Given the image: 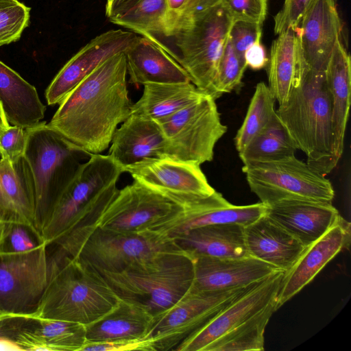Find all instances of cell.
<instances>
[{"label":"cell","mask_w":351,"mask_h":351,"mask_svg":"<svg viewBox=\"0 0 351 351\" xmlns=\"http://www.w3.org/2000/svg\"><path fill=\"white\" fill-rule=\"evenodd\" d=\"M127 74L124 52L110 56L64 98L49 125L86 153L101 154L132 114Z\"/></svg>","instance_id":"cell-1"},{"label":"cell","mask_w":351,"mask_h":351,"mask_svg":"<svg viewBox=\"0 0 351 351\" xmlns=\"http://www.w3.org/2000/svg\"><path fill=\"white\" fill-rule=\"evenodd\" d=\"M122 173L110 156L91 154L59 197L42 230V241L75 258L115 197Z\"/></svg>","instance_id":"cell-2"},{"label":"cell","mask_w":351,"mask_h":351,"mask_svg":"<svg viewBox=\"0 0 351 351\" xmlns=\"http://www.w3.org/2000/svg\"><path fill=\"white\" fill-rule=\"evenodd\" d=\"M48 250V281L29 315L90 324L112 309L119 298L99 272L53 245Z\"/></svg>","instance_id":"cell-3"},{"label":"cell","mask_w":351,"mask_h":351,"mask_svg":"<svg viewBox=\"0 0 351 351\" xmlns=\"http://www.w3.org/2000/svg\"><path fill=\"white\" fill-rule=\"evenodd\" d=\"M276 114L306 163L326 176L337 166L333 155L331 103L324 71L311 69L279 105Z\"/></svg>","instance_id":"cell-4"},{"label":"cell","mask_w":351,"mask_h":351,"mask_svg":"<svg viewBox=\"0 0 351 351\" xmlns=\"http://www.w3.org/2000/svg\"><path fill=\"white\" fill-rule=\"evenodd\" d=\"M119 298L136 301L156 317L191 287L194 259L183 250L162 252L119 272H99Z\"/></svg>","instance_id":"cell-5"},{"label":"cell","mask_w":351,"mask_h":351,"mask_svg":"<svg viewBox=\"0 0 351 351\" xmlns=\"http://www.w3.org/2000/svg\"><path fill=\"white\" fill-rule=\"evenodd\" d=\"M26 131L24 157L34 177V225L41 237L42 230L59 197L90 154L63 137L46 121Z\"/></svg>","instance_id":"cell-6"},{"label":"cell","mask_w":351,"mask_h":351,"mask_svg":"<svg viewBox=\"0 0 351 351\" xmlns=\"http://www.w3.org/2000/svg\"><path fill=\"white\" fill-rule=\"evenodd\" d=\"M232 23L220 2L194 12L172 36L178 52L171 57L186 71L192 84L215 99L218 66Z\"/></svg>","instance_id":"cell-7"},{"label":"cell","mask_w":351,"mask_h":351,"mask_svg":"<svg viewBox=\"0 0 351 351\" xmlns=\"http://www.w3.org/2000/svg\"><path fill=\"white\" fill-rule=\"evenodd\" d=\"M242 171L251 191L267 206L289 199L332 204L335 197L330 181L295 156L243 165Z\"/></svg>","instance_id":"cell-8"},{"label":"cell","mask_w":351,"mask_h":351,"mask_svg":"<svg viewBox=\"0 0 351 351\" xmlns=\"http://www.w3.org/2000/svg\"><path fill=\"white\" fill-rule=\"evenodd\" d=\"M156 121L168 141L169 158L200 165L213 159L215 145L228 129L209 95Z\"/></svg>","instance_id":"cell-9"},{"label":"cell","mask_w":351,"mask_h":351,"mask_svg":"<svg viewBox=\"0 0 351 351\" xmlns=\"http://www.w3.org/2000/svg\"><path fill=\"white\" fill-rule=\"evenodd\" d=\"M250 286L206 291L191 285L174 304L156 317L150 334L154 351H174Z\"/></svg>","instance_id":"cell-10"},{"label":"cell","mask_w":351,"mask_h":351,"mask_svg":"<svg viewBox=\"0 0 351 351\" xmlns=\"http://www.w3.org/2000/svg\"><path fill=\"white\" fill-rule=\"evenodd\" d=\"M182 250L173 239L143 231L126 232L97 227L75 258L98 272H119L158 253Z\"/></svg>","instance_id":"cell-11"},{"label":"cell","mask_w":351,"mask_h":351,"mask_svg":"<svg viewBox=\"0 0 351 351\" xmlns=\"http://www.w3.org/2000/svg\"><path fill=\"white\" fill-rule=\"evenodd\" d=\"M48 245L28 252L0 251V314L30 315L48 281Z\"/></svg>","instance_id":"cell-12"},{"label":"cell","mask_w":351,"mask_h":351,"mask_svg":"<svg viewBox=\"0 0 351 351\" xmlns=\"http://www.w3.org/2000/svg\"><path fill=\"white\" fill-rule=\"evenodd\" d=\"M182 208L167 195L137 181L118 191L97 227L140 233Z\"/></svg>","instance_id":"cell-13"},{"label":"cell","mask_w":351,"mask_h":351,"mask_svg":"<svg viewBox=\"0 0 351 351\" xmlns=\"http://www.w3.org/2000/svg\"><path fill=\"white\" fill-rule=\"evenodd\" d=\"M284 275L285 271L279 270L248 287L174 351H204L217 339L277 302Z\"/></svg>","instance_id":"cell-14"},{"label":"cell","mask_w":351,"mask_h":351,"mask_svg":"<svg viewBox=\"0 0 351 351\" xmlns=\"http://www.w3.org/2000/svg\"><path fill=\"white\" fill-rule=\"evenodd\" d=\"M182 205L180 210L144 231L172 239L207 225L237 223L245 226L263 216L267 208L262 202L232 205L217 191L208 196L187 199Z\"/></svg>","instance_id":"cell-15"},{"label":"cell","mask_w":351,"mask_h":351,"mask_svg":"<svg viewBox=\"0 0 351 351\" xmlns=\"http://www.w3.org/2000/svg\"><path fill=\"white\" fill-rule=\"evenodd\" d=\"M137 36L134 32L111 29L93 38L63 66L53 79L45 91L47 104H59L101 63L117 53L125 52Z\"/></svg>","instance_id":"cell-16"},{"label":"cell","mask_w":351,"mask_h":351,"mask_svg":"<svg viewBox=\"0 0 351 351\" xmlns=\"http://www.w3.org/2000/svg\"><path fill=\"white\" fill-rule=\"evenodd\" d=\"M137 181L161 191L178 202L189 197L208 196L216 191L200 165L171 158H151L125 169Z\"/></svg>","instance_id":"cell-17"},{"label":"cell","mask_w":351,"mask_h":351,"mask_svg":"<svg viewBox=\"0 0 351 351\" xmlns=\"http://www.w3.org/2000/svg\"><path fill=\"white\" fill-rule=\"evenodd\" d=\"M350 243V223L342 217L321 238L306 247L293 266L285 272L276 309L307 285L341 250Z\"/></svg>","instance_id":"cell-18"},{"label":"cell","mask_w":351,"mask_h":351,"mask_svg":"<svg viewBox=\"0 0 351 351\" xmlns=\"http://www.w3.org/2000/svg\"><path fill=\"white\" fill-rule=\"evenodd\" d=\"M298 27L308 66L325 71L342 29L335 0H313Z\"/></svg>","instance_id":"cell-19"},{"label":"cell","mask_w":351,"mask_h":351,"mask_svg":"<svg viewBox=\"0 0 351 351\" xmlns=\"http://www.w3.org/2000/svg\"><path fill=\"white\" fill-rule=\"evenodd\" d=\"M108 155L125 172L147 159L169 158V147L156 121L131 114L114 132Z\"/></svg>","instance_id":"cell-20"},{"label":"cell","mask_w":351,"mask_h":351,"mask_svg":"<svg viewBox=\"0 0 351 351\" xmlns=\"http://www.w3.org/2000/svg\"><path fill=\"white\" fill-rule=\"evenodd\" d=\"M265 215L305 247L325 234L341 217L332 204L301 199L267 206Z\"/></svg>","instance_id":"cell-21"},{"label":"cell","mask_w":351,"mask_h":351,"mask_svg":"<svg viewBox=\"0 0 351 351\" xmlns=\"http://www.w3.org/2000/svg\"><path fill=\"white\" fill-rule=\"evenodd\" d=\"M279 271L252 256L241 258L198 257L194 259L192 287L215 291L245 287Z\"/></svg>","instance_id":"cell-22"},{"label":"cell","mask_w":351,"mask_h":351,"mask_svg":"<svg viewBox=\"0 0 351 351\" xmlns=\"http://www.w3.org/2000/svg\"><path fill=\"white\" fill-rule=\"evenodd\" d=\"M270 90L279 105L302 82L308 70L302 53L298 27H289L272 42L268 60Z\"/></svg>","instance_id":"cell-23"},{"label":"cell","mask_w":351,"mask_h":351,"mask_svg":"<svg viewBox=\"0 0 351 351\" xmlns=\"http://www.w3.org/2000/svg\"><path fill=\"white\" fill-rule=\"evenodd\" d=\"M244 238L250 256L285 272L293 266L306 248L265 214L244 226Z\"/></svg>","instance_id":"cell-24"},{"label":"cell","mask_w":351,"mask_h":351,"mask_svg":"<svg viewBox=\"0 0 351 351\" xmlns=\"http://www.w3.org/2000/svg\"><path fill=\"white\" fill-rule=\"evenodd\" d=\"M130 83H186L190 78L183 67L152 39L137 36L124 52Z\"/></svg>","instance_id":"cell-25"},{"label":"cell","mask_w":351,"mask_h":351,"mask_svg":"<svg viewBox=\"0 0 351 351\" xmlns=\"http://www.w3.org/2000/svg\"><path fill=\"white\" fill-rule=\"evenodd\" d=\"M155 319L143 304L120 298L108 313L86 326V342L144 339L150 336Z\"/></svg>","instance_id":"cell-26"},{"label":"cell","mask_w":351,"mask_h":351,"mask_svg":"<svg viewBox=\"0 0 351 351\" xmlns=\"http://www.w3.org/2000/svg\"><path fill=\"white\" fill-rule=\"evenodd\" d=\"M172 239L193 259L250 256L245 243L244 226L237 223L201 226Z\"/></svg>","instance_id":"cell-27"},{"label":"cell","mask_w":351,"mask_h":351,"mask_svg":"<svg viewBox=\"0 0 351 351\" xmlns=\"http://www.w3.org/2000/svg\"><path fill=\"white\" fill-rule=\"evenodd\" d=\"M331 103L333 155L337 165L344 147V138L350 106V56L339 38L324 71Z\"/></svg>","instance_id":"cell-28"},{"label":"cell","mask_w":351,"mask_h":351,"mask_svg":"<svg viewBox=\"0 0 351 351\" xmlns=\"http://www.w3.org/2000/svg\"><path fill=\"white\" fill-rule=\"evenodd\" d=\"M0 100L8 121L12 125L32 128L45 117L46 107L36 88L1 61Z\"/></svg>","instance_id":"cell-29"},{"label":"cell","mask_w":351,"mask_h":351,"mask_svg":"<svg viewBox=\"0 0 351 351\" xmlns=\"http://www.w3.org/2000/svg\"><path fill=\"white\" fill-rule=\"evenodd\" d=\"M15 341L24 351H81L86 342V326L67 321L33 318Z\"/></svg>","instance_id":"cell-30"},{"label":"cell","mask_w":351,"mask_h":351,"mask_svg":"<svg viewBox=\"0 0 351 351\" xmlns=\"http://www.w3.org/2000/svg\"><path fill=\"white\" fill-rule=\"evenodd\" d=\"M141 98L132 104V114L158 121L208 95L191 82L147 83Z\"/></svg>","instance_id":"cell-31"},{"label":"cell","mask_w":351,"mask_h":351,"mask_svg":"<svg viewBox=\"0 0 351 351\" xmlns=\"http://www.w3.org/2000/svg\"><path fill=\"white\" fill-rule=\"evenodd\" d=\"M0 191L22 221L39 234L34 225V180L24 156L14 163L1 158Z\"/></svg>","instance_id":"cell-32"},{"label":"cell","mask_w":351,"mask_h":351,"mask_svg":"<svg viewBox=\"0 0 351 351\" xmlns=\"http://www.w3.org/2000/svg\"><path fill=\"white\" fill-rule=\"evenodd\" d=\"M297 150L277 114L269 125L239 153L243 165L277 160L295 156Z\"/></svg>","instance_id":"cell-33"},{"label":"cell","mask_w":351,"mask_h":351,"mask_svg":"<svg viewBox=\"0 0 351 351\" xmlns=\"http://www.w3.org/2000/svg\"><path fill=\"white\" fill-rule=\"evenodd\" d=\"M276 302L206 346L204 351L264 350L265 327L276 311Z\"/></svg>","instance_id":"cell-34"},{"label":"cell","mask_w":351,"mask_h":351,"mask_svg":"<svg viewBox=\"0 0 351 351\" xmlns=\"http://www.w3.org/2000/svg\"><path fill=\"white\" fill-rule=\"evenodd\" d=\"M276 101L268 85L263 82L256 84L244 121L234 138L239 153L243 152L276 115Z\"/></svg>","instance_id":"cell-35"},{"label":"cell","mask_w":351,"mask_h":351,"mask_svg":"<svg viewBox=\"0 0 351 351\" xmlns=\"http://www.w3.org/2000/svg\"><path fill=\"white\" fill-rule=\"evenodd\" d=\"M109 20L151 39L154 34L165 36L166 0H139L125 12Z\"/></svg>","instance_id":"cell-36"},{"label":"cell","mask_w":351,"mask_h":351,"mask_svg":"<svg viewBox=\"0 0 351 351\" xmlns=\"http://www.w3.org/2000/svg\"><path fill=\"white\" fill-rule=\"evenodd\" d=\"M30 10L18 0H0V46L19 40L29 25Z\"/></svg>","instance_id":"cell-37"},{"label":"cell","mask_w":351,"mask_h":351,"mask_svg":"<svg viewBox=\"0 0 351 351\" xmlns=\"http://www.w3.org/2000/svg\"><path fill=\"white\" fill-rule=\"evenodd\" d=\"M234 50L229 36L223 49L215 84V99L223 93H230L241 84L247 68Z\"/></svg>","instance_id":"cell-38"},{"label":"cell","mask_w":351,"mask_h":351,"mask_svg":"<svg viewBox=\"0 0 351 351\" xmlns=\"http://www.w3.org/2000/svg\"><path fill=\"white\" fill-rule=\"evenodd\" d=\"M42 240L39 234L29 226L22 223H10L0 251L21 253L37 247Z\"/></svg>","instance_id":"cell-39"},{"label":"cell","mask_w":351,"mask_h":351,"mask_svg":"<svg viewBox=\"0 0 351 351\" xmlns=\"http://www.w3.org/2000/svg\"><path fill=\"white\" fill-rule=\"evenodd\" d=\"M262 29L263 25L257 23L233 21L228 36L234 50L242 61L245 62V51L254 43L261 42Z\"/></svg>","instance_id":"cell-40"},{"label":"cell","mask_w":351,"mask_h":351,"mask_svg":"<svg viewBox=\"0 0 351 351\" xmlns=\"http://www.w3.org/2000/svg\"><path fill=\"white\" fill-rule=\"evenodd\" d=\"M233 21L242 20L263 25L267 12V0H221Z\"/></svg>","instance_id":"cell-41"},{"label":"cell","mask_w":351,"mask_h":351,"mask_svg":"<svg viewBox=\"0 0 351 351\" xmlns=\"http://www.w3.org/2000/svg\"><path fill=\"white\" fill-rule=\"evenodd\" d=\"M27 134L26 129L16 125L10 127L0 138V155L11 163L24 156Z\"/></svg>","instance_id":"cell-42"},{"label":"cell","mask_w":351,"mask_h":351,"mask_svg":"<svg viewBox=\"0 0 351 351\" xmlns=\"http://www.w3.org/2000/svg\"><path fill=\"white\" fill-rule=\"evenodd\" d=\"M313 0H285L280 10L274 16L276 35L289 27H298L303 14Z\"/></svg>","instance_id":"cell-43"},{"label":"cell","mask_w":351,"mask_h":351,"mask_svg":"<svg viewBox=\"0 0 351 351\" xmlns=\"http://www.w3.org/2000/svg\"><path fill=\"white\" fill-rule=\"evenodd\" d=\"M154 351L151 337L137 340L86 342L81 351Z\"/></svg>","instance_id":"cell-44"},{"label":"cell","mask_w":351,"mask_h":351,"mask_svg":"<svg viewBox=\"0 0 351 351\" xmlns=\"http://www.w3.org/2000/svg\"><path fill=\"white\" fill-rule=\"evenodd\" d=\"M29 315L5 314L0 318V337L15 340L17 335L32 322Z\"/></svg>","instance_id":"cell-45"},{"label":"cell","mask_w":351,"mask_h":351,"mask_svg":"<svg viewBox=\"0 0 351 351\" xmlns=\"http://www.w3.org/2000/svg\"><path fill=\"white\" fill-rule=\"evenodd\" d=\"M188 0H166V37H172Z\"/></svg>","instance_id":"cell-46"},{"label":"cell","mask_w":351,"mask_h":351,"mask_svg":"<svg viewBox=\"0 0 351 351\" xmlns=\"http://www.w3.org/2000/svg\"><path fill=\"white\" fill-rule=\"evenodd\" d=\"M244 59L247 66L254 70H260L268 63L265 47L260 43L250 46L245 52Z\"/></svg>","instance_id":"cell-47"},{"label":"cell","mask_w":351,"mask_h":351,"mask_svg":"<svg viewBox=\"0 0 351 351\" xmlns=\"http://www.w3.org/2000/svg\"><path fill=\"white\" fill-rule=\"evenodd\" d=\"M139 0H106V16L110 19L130 9Z\"/></svg>","instance_id":"cell-48"},{"label":"cell","mask_w":351,"mask_h":351,"mask_svg":"<svg viewBox=\"0 0 351 351\" xmlns=\"http://www.w3.org/2000/svg\"><path fill=\"white\" fill-rule=\"evenodd\" d=\"M0 221L24 223L0 191Z\"/></svg>","instance_id":"cell-49"},{"label":"cell","mask_w":351,"mask_h":351,"mask_svg":"<svg viewBox=\"0 0 351 351\" xmlns=\"http://www.w3.org/2000/svg\"><path fill=\"white\" fill-rule=\"evenodd\" d=\"M0 350L22 351V348L16 341L9 337H0Z\"/></svg>","instance_id":"cell-50"},{"label":"cell","mask_w":351,"mask_h":351,"mask_svg":"<svg viewBox=\"0 0 351 351\" xmlns=\"http://www.w3.org/2000/svg\"><path fill=\"white\" fill-rule=\"evenodd\" d=\"M197 1V0H188L187 1L186 4L183 10V12L182 14V16L180 17V19L179 21L177 29H178V26L180 25V24L183 21H184L185 19L189 18L193 13L195 8ZM177 29H176V30H177Z\"/></svg>","instance_id":"cell-51"},{"label":"cell","mask_w":351,"mask_h":351,"mask_svg":"<svg viewBox=\"0 0 351 351\" xmlns=\"http://www.w3.org/2000/svg\"><path fill=\"white\" fill-rule=\"evenodd\" d=\"M221 1V0H197L193 13L213 7L219 3Z\"/></svg>","instance_id":"cell-52"},{"label":"cell","mask_w":351,"mask_h":351,"mask_svg":"<svg viewBox=\"0 0 351 351\" xmlns=\"http://www.w3.org/2000/svg\"><path fill=\"white\" fill-rule=\"evenodd\" d=\"M10 127L6 117L2 103L0 100V138L3 133Z\"/></svg>","instance_id":"cell-53"},{"label":"cell","mask_w":351,"mask_h":351,"mask_svg":"<svg viewBox=\"0 0 351 351\" xmlns=\"http://www.w3.org/2000/svg\"><path fill=\"white\" fill-rule=\"evenodd\" d=\"M10 223L0 221V247L5 238Z\"/></svg>","instance_id":"cell-54"},{"label":"cell","mask_w":351,"mask_h":351,"mask_svg":"<svg viewBox=\"0 0 351 351\" xmlns=\"http://www.w3.org/2000/svg\"><path fill=\"white\" fill-rule=\"evenodd\" d=\"M5 314H0V318L3 317Z\"/></svg>","instance_id":"cell-55"}]
</instances>
